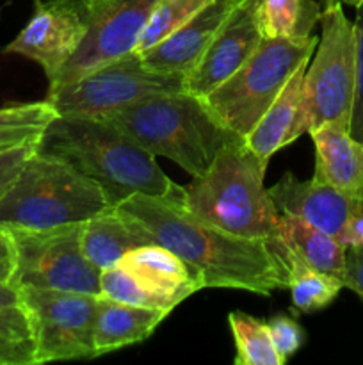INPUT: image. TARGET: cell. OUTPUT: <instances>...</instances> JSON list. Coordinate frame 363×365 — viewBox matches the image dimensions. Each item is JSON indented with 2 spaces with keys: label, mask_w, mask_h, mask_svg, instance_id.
Here are the masks:
<instances>
[{
  "label": "cell",
  "mask_w": 363,
  "mask_h": 365,
  "mask_svg": "<svg viewBox=\"0 0 363 365\" xmlns=\"http://www.w3.org/2000/svg\"><path fill=\"white\" fill-rule=\"evenodd\" d=\"M13 239L16 267L13 285L100 294V271L82 252V223L45 230L6 228Z\"/></svg>",
  "instance_id": "cell-9"
},
{
  "label": "cell",
  "mask_w": 363,
  "mask_h": 365,
  "mask_svg": "<svg viewBox=\"0 0 363 365\" xmlns=\"http://www.w3.org/2000/svg\"><path fill=\"white\" fill-rule=\"evenodd\" d=\"M269 324L270 337H273L274 348H276L278 355L287 362L292 355L301 349V346L305 344L306 334L302 330L301 324L294 319V317H288L285 314H278V316L270 317L267 321Z\"/></svg>",
  "instance_id": "cell-29"
},
{
  "label": "cell",
  "mask_w": 363,
  "mask_h": 365,
  "mask_svg": "<svg viewBox=\"0 0 363 365\" xmlns=\"http://www.w3.org/2000/svg\"><path fill=\"white\" fill-rule=\"evenodd\" d=\"M263 163L238 138L217 153L203 177L185 187L184 207L199 220L248 239L280 242V212L263 185Z\"/></svg>",
  "instance_id": "cell-4"
},
{
  "label": "cell",
  "mask_w": 363,
  "mask_h": 365,
  "mask_svg": "<svg viewBox=\"0 0 363 365\" xmlns=\"http://www.w3.org/2000/svg\"><path fill=\"white\" fill-rule=\"evenodd\" d=\"M100 294L116 302L128 303L146 309H160L166 312H173L174 305L160 296L153 294L148 289L142 287L132 274H128L123 267L117 266L103 269L100 273Z\"/></svg>",
  "instance_id": "cell-28"
},
{
  "label": "cell",
  "mask_w": 363,
  "mask_h": 365,
  "mask_svg": "<svg viewBox=\"0 0 363 365\" xmlns=\"http://www.w3.org/2000/svg\"><path fill=\"white\" fill-rule=\"evenodd\" d=\"M20 303H21L20 289L13 284H2V282H0V307L20 305Z\"/></svg>",
  "instance_id": "cell-35"
},
{
  "label": "cell",
  "mask_w": 363,
  "mask_h": 365,
  "mask_svg": "<svg viewBox=\"0 0 363 365\" xmlns=\"http://www.w3.org/2000/svg\"><path fill=\"white\" fill-rule=\"evenodd\" d=\"M117 209L134 217L155 245L198 271L205 287L241 289L260 296L288 287L283 242L230 234L196 217L182 203L155 196L134 195Z\"/></svg>",
  "instance_id": "cell-1"
},
{
  "label": "cell",
  "mask_w": 363,
  "mask_h": 365,
  "mask_svg": "<svg viewBox=\"0 0 363 365\" xmlns=\"http://www.w3.org/2000/svg\"><path fill=\"white\" fill-rule=\"evenodd\" d=\"M36 145H25L11 152L0 153V198L9 191L11 185L21 173L27 160L34 155Z\"/></svg>",
  "instance_id": "cell-31"
},
{
  "label": "cell",
  "mask_w": 363,
  "mask_h": 365,
  "mask_svg": "<svg viewBox=\"0 0 363 365\" xmlns=\"http://www.w3.org/2000/svg\"><path fill=\"white\" fill-rule=\"evenodd\" d=\"M267 192L280 214L299 217L337 239L342 235L358 203V200L345 196L326 182L317 180L315 177L299 180L290 171L267 189Z\"/></svg>",
  "instance_id": "cell-14"
},
{
  "label": "cell",
  "mask_w": 363,
  "mask_h": 365,
  "mask_svg": "<svg viewBox=\"0 0 363 365\" xmlns=\"http://www.w3.org/2000/svg\"><path fill=\"white\" fill-rule=\"evenodd\" d=\"M16 257H14L13 239L6 228H0V282L13 284Z\"/></svg>",
  "instance_id": "cell-33"
},
{
  "label": "cell",
  "mask_w": 363,
  "mask_h": 365,
  "mask_svg": "<svg viewBox=\"0 0 363 365\" xmlns=\"http://www.w3.org/2000/svg\"><path fill=\"white\" fill-rule=\"evenodd\" d=\"M308 63L310 61H306L295 70L283 91L278 95L269 110L260 118L251 134L246 138L249 148L263 163L269 164L274 153L306 134L302 128V81Z\"/></svg>",
  "instance_id": "cell-19"
},
{
  "label": "cell",
  "mask_w": 363,
  "mask_h": 365,
  "mask_svg": "<svg viewBox=\"0 0 363 365\" xmlns=\"http://www.w3.org/2000/svg\"><path fill=\"white\" fill-rule=\"evenodd\" d=\"M169 312L128 305L98 294L95 319V355H107L146 341Z\"/></svg>",
  "instance_id": "cell-20"
},
{
  "label": "cell",
  "mask_w": 363,
  "mask_h": 365,
  "mask_svg": "<svg viewBox=\"0 0 363 365\" xmlns=\"http://www.w3.org/2000/svg\"><path fill=\"white\" fill-rule=\"evenodd\" d=\"M100 185L112 207L134 195L155 196L184 205L185 187L174 184L157 157L109 121L80 114H57L36 145Z\"/></svg>",
  "instance_id": "cell-2"
},
{
  "label": "cell",
  "mask_w": 363,
  "mask_h": 365,
  "mask_svg": "<svg viewBox=\"0 0 363 365\" xmlns=\"http://www.w3.org/2000/svg\"><path fill=\"white\" fill-rule=\"evenodd\" d=\"M82 252L85 259L102 273L117 266L130 250L155 245L148 232L117 207L103 210L82 223Z\"/></svg>",
  "instance_id": "cell-18"
},
{
  "label": "cell",
  "mask_w": 363,
  "mask_h": 365,
  "mask_svg": "<svg viewBox=\"0 0 363 365\" xmlns=\"http://www.w3.org/2000/svg\"><path fill=\"white\" fill-rule=\"evenodd\" d=\"M315 146L313 177L354 200L363 198V143L347 123H326L308 132Z\"/></svg>",
  "instance_id": "cell-17"
},
{
  "label": "cell",
  "mask_w": 363,
  "mask_h": 365,
  "mask_svg": "<svg viewBox=\"0 0 363 365\" xmlns=\"http://www.w3.org/2000/svg\"><path fill=\"white\" fill-rule=\"evenodd\" d=\"M98 0H43L34 14L4 48L34 61L45 71L48 82L71 59L88 36Z\"/></svg>",
  "instance_id": "cell-11"
},
{
  "label": "cell",
  "mask_w": 363,
  "mask_h": 365,
  "mask_svg": "<svg viewBox=\"0 0 363 365\" xmlns=\"http://www.w3.org/2000/svg\"><path fill=\"white\" fill-rule=\"evenodd\" d=\"M187 75L152 70L141 53L130 52L95 68L89 73L56 89L48 100L57 114L103 116L114 110L167 93L187 91Z\"/></svg>",
  "instance_id": "cell-8"
},
{
  "label": "cell",
  "mask_w": 363,
  "mask_h": 365,
  "mask_svg": "<svg viewBox=\"0 0 363 365\" xmlns=\"http://www.w3.org/2000/svg\"><path fill=\"white\" fill-rule=\"evenodd\" d=\"M120 266L142 287L174 307L205 289V282L198 271L160 245H144L130 250L121 259Z\"/></svg>",
  "instance_id": "cell-16"
},
{
  "label": "cell",
  "mask_w": 363,
  "mask_h": 365,
  "mask_svg": "<svg viewBox=\"0 0 363 365\" xmlns=\"http://www.w3.org/2000/svg\"><path fill=\"white\" fill-rule=\"evenodd\" d=\"M235 4L237 0H212L206 4L173 34L142 53L141 57L146 66L157 71L187 75L201 59L206 46L210 45Z\"/></svg>",
  "instance_id": "cell-15"
},
{
  "label": "cell",
  "mask_w": 363,
  "mask_h": 365,
  "mask_svg": "<svg viewBox=\"0 0 363 365\" xmlns=\"http://www.w3.org/2000/svg\"><path fill=\"white\" fill-rule=\"evenodd\" d=\"M344 287L351 289L363 302V248L359 246H347L345 248V271Z\"/></svg>",
  "instance_id": "cell-32"
},
{
  "label": "cell",
  "mask_w": 363,
  "mask_h": 365,
  "mask_svg": "<svg viewBox=\"0 0 363 365\" xmlns=\"http://www.w3.org/2000/svg\"><path fill=\"white\" fill-rule=\"evenodd\" d=\"M278 232H280V242H283L310 267L340 280L344 278L345 246L337 237L287 214H280Z\"/></svg>",
  "instance_id": "cell-21"
},
{
  "label": "cell",
  "mask_w": 363,
  "mask_h": 365,
  "mask_svg": "<svg viewBox=\"0 0 363 365\" xmlns=\"http://www.w3.org/2000/svg\"><path fill=\"white\" fill-rule=\"evenodd\" d=\"M20 292L34 330L36 365L95 359L98 294L34 287Z\"/></svg>",
  "instance_id": "cell-10"
},
{
  "label": "cell",
  "mask_w": 363,
  "mask_h": 365,
  "mask_svg": "<svg viewBox=\"0 0 363 365\" xmlns=\"http://www.w3.org/2000/svg\"><path fill=\"white\" fill-rule=\"evenodd\" d=\"M262 9L265 38L308 39L322 14L315 0H263Z\"/></svg>",
  "instance_id": "cell-24"
},
{
  "label": "cell",
  "mask_w": 363,
  "mask_h": 365,
  "mask_svg": "<svg viewBox=\"0 0 363 365\" xmlns=\"http://www.w3.org/2000/svg\"><path fill=\"white\" fill-rule=\"evenodd\" d=\"M317 43V36L263 38L256 52L231 77L203 96L206 107L228 130L246 139L295 70L312 59Z\"/></svg>",
  "instance_id": "cell-6"
},
{
  "label": "cell",
  "mask_w": 363,
  "mask_h": 365,
  "mask_svg": "<svg viewBox=\"0 0 363 365\" xmlns=\"http://www.w3.org/2000/svg\"><path fill=\"white\" fill-rule=\"evenodd\" d=\"M98 118L153 157L177 163L192 178L203 177L217 153L241 138L214 116L205 100L189 91L152 96Z\"/></svg>",
  "instance_id": "cell-3"
},
{
  "label": "cell",
  "mask_w": 363,
  "mask_h": 365,
  "mask_svg": "<svg viewBox=\"0 0 363 365\" xmlns=\"http://www.w3.org/2000/svg\"><path fill=\"white\" fill-rule=\"evenodd\" d=\"M356 88L351 110V135L363 143V2L356 7Z\"/></svg>",
  "instance_id": "cell-30"
},
{
  "label": "cell",
  "mask_w": 363,
  "mask_h": 365,
  "mask_svg": "<svg viewBox=\"0 0 363 365\" xmlns=\"http://www.w3.org/2000/svg\"><path fill=\"white\" fill-rule=\"evenodd\" d=\"M319 43L302 81V128L351 125L356 88V29L344 6L324 7Z\"/></svg>",
  "instance_id": "cell-7"
},
{
  "label": "cell",
  "mask_w": 363,
  "mask_h": 365,
  "mask_svg": "<svg viewBox=\"0 0 363 365\" xmlns=\"http://www.w3.org/2000/svg\"><path fill=\"white\" fill-rule=\"evenodd\" d=\"M263 0H237L216 32L205 53L187 73V91L203 96L223 84L260 46L263 32Z\"/></svg>",
  "instance_id": "cell-13"
},
{
  "label": "cell",
  "mask_w": 363,
  "mask_h": 365,
  "mask_svg": "<svg viewBox=\"0 0 363 365\" xmlns=\"http://www.w3.org/2000/svg\"><path fill=\"white\" fill-rule=\"evenodd\" d=\"M231 335L235 342L237 365H283L285 360L278 355L270 337L267 321L244 312H231L228 316Z\"/></svg>",
  "instance_id": "cell-25"
},
{
  "label": "cell",
  "mask_w": 363,
  "mask_h": 365,
  "mask_svg": "<svg viewBox=\"0 0 363 365\" xmlns=\"http://www.w3.org/2000/svg\"><path fill=\"white\" fill-rule=\"evenodd\" d=\"M57 116L48 100L0 107V153L25 145H38L50 121Z\"/></svg>",
  "instance_id": "cell-23"
},
{
  "label": "cell",
  "mask_w": 363,
  "mask_h": 365,
  "mask_svg": "<svg viewBox=\"0 0 363 365\" xmlns=\"http://www.w3.org/2000/svg\"><path fill=\"white\" fill-rule=\"evenodd\" d=\"M160 0H98L88 36L48 82V89L73 82L95 68L134 52Z\"/></svg>",
  "instance_id": "cell-12"
},
{
  "label": "cell",
  "mask_w": 363,
  "mask_h": 365,
  "mask_svg": "<svg viewBox=\"0 0 363 365\" xmlns=\"http://www.w3.org/2000/svg\"><path fill=\"white\" fill-rule=\"evenodd\" d=\"M287 248V246H285ZM288 289L292 296V310L298 314H310L326 309L337 299L344 289L340 278L310 267L305 260L287 248Z\"/></svg>",
  "instance_id": "cell-22"
},
{
  "label": "cell",
  "mask_w": 363,
  "mask_h": 365,
  "mask_svg": "<svg viewBox=\"0 0 363 365\" xmlns=\"http://www.w3.org/2000/svg\"><path fill=\"white\" fill-rule=\"evenodd\" d=\"M98 184L53 157L34 155L0 198V228H45L84 223L110 209Z\"/></svg>",
  "instance_id": "cell-5"
},
{
  "label": "cell",
  "mask_w": 363,
  "mask_h": 365,
  "mask_svg": "<svg viewBox=\"0 0 363 365\" xmlns=\"http://www.w3.org/2000/svg\"><path fill=\"white\" fill-rule=\"evenodd\" d=\"M0 365H36V339L25 307H0Z\"/></svg>",
  "instance_id": "cell-26"
},
{
  "label": "cell",
  "mask_w": 363,
  "mask_h": 365,
  "mask_svg": "<svg viewBox=\"0 0 363 365\" xmlns=\"http://www.w3.org/2000/svg\"><path fill=\"white\" fill-rule=\"evenodd\" d=\"M338 241L345 248L347 246H359V248H363V198L358 200V203H356L354 214L351 216L349 223L345 225Z\"/></svg>",
  "instance_id": "cell-34"
},
{
  "label": "cell",
  "mask_w": 363,
  "mask_h": 365,
  "mask_svg": "<svg viewBox=\"0 0 363 365\" xmlns=\"http://www.w3.org/2000/svg\"><path fill=\"white\" fill-rule=\"evenodd\" d=\"M212 0H160L159 6L153 11L152 18H149L148 25L142 31L141 38H139L135 52L146 53L152 50L153 46L159 45L160 41L173 34L178 27L191 20L199 9L206 6Z\"/></svg>",
  "instance_id": "cell-27"
},
{
  "label": "cell",
  "mask_w": 363,
  "mask_h": 365,
  "mask_svg": "<svg viewBox=\"0 0 363 365\" xmlns=\"http://www.w3.org/2000/svg\"><path fill=\"white\" fill-rule=\"evenodd\" d=\"M363 0H322V9L324 7H331V6H351V7H358Z\"/></svg>",
  "instance_id": "cell-36"
}]
</instances>
